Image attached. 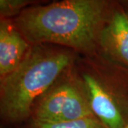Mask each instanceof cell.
Here are the masks:
<instances>
[{"label":"cell","instance_id":"6da1fadb","mask_svg":"<svg viewBox=\"0 0 128 128\" xmlns=\"http://www.w3.org/2000/svg\"><path fill=\"white\" fill-rule=\"evenodd\" d=\"M105 12L101 1H63L23 9L14 26L28 43H52L88 51L94 48Z\"/></svg>","mask_w":128,"mask_h":128},{"label":"cell","instance_id":"7a4b0ae2","mask_svg":"<svg viewBox=\"0 0 128 128\" xmlns=\"http://www.w3.org/2000/svg\"><path fill=\"white\" fill-rule=\"evenodd\" d=\"M63 52L31 47L21 64L1 78V112L10 121L26 118L38 97L46 92L70 64Z\"/></svg>","mask_w":128,"mask_h":128},{"label":"cell","instance_id":"3957f363","mask_svg":"<svg viewBox=\"0 0 128 128\" xmlns=\"http://www.w3.org/2000/svg\"><path fill=\"white\" fill-rule=\"evenodd\" d=\"M95 116L90 102L76 88L63 84L50 90L34 112V121L58 123Z\"/></svg>","mask_w":128,"mask_h":128},{"label":"cell","instance_id":"277c9868","mask_svg":"<svg viewBox=\"0 0 128 128\" xmlns=\"http://www.w3.org/2000/svg\"><path fill=\"white\" fill-rule=\"evenodd\" d=\"M29 44L17 28L8 22L0 24V76L4 78L21 64Z\"/></svg>","mask_w":128,"mask_h":128},{"label":"cell","instance_id":"5b68a950","mask_svg":"<svg viewBox=\"0 0 128 128\" xmlns=\"http://www.w3.org/2000/svg\"><path fill=\"white\" fill-rule=\"evenodd\" d=\"M83 78L94 115L107 128H124L128 122L124 120L112 98L90 75L86 74Z\"/></svg>","mask_w":128,"mask_h":128},{"label":"cell","instance_id":"8992f818","mask_svg":"<svg viewBox=\"0 0 128 128\" xmlns=\"http://www.w3.org/2000/svg\"><path fill=\"white\" fill-rule=\"evenodd\" d=\"M112 46V53L121 64L128 68V14L126 10L115 11L106 29Z\"/></svg>","mask_w":128,"mask_h":128},{"label":"cell","instance_id":"52a82bcc","mask_svg":"<svg viewBox=\"0 0 128 128\" xmlns=\"http://www.w3.org/2000/svg\"><path fill=\"white\" fill-rule=\"evenodd\" d=\"M34 128H107L96 116L58 123H43L34 121Z\"/></svg>","mask_w":128,"mask_h":128},{"label":"cell","instance_id":"ba28073f","mask_svg":"<svg viewBox=\"0 0 128 128\" xmlns=\"http://www.w3.org/2000/svg\"><path fill=\"white\" fill-rule=\"evenodd\" d=\"M26 1L22 0H1L0 12L2 16H10L18 13L26 4Z\"/></svg>","mask_w":128,"mask_h":128},{"label":"cell","instance_id":"9c48e42d","mask_svg":"<svg viewBox=\"0 0 128 128\" xmlns=\"http://www.w3.org/2000/svg\"><path fill=\"white\" fill-rule=\"evenodd\" d=\"M125 10H126V12H127V13H128V8H127V9H125Z\"/></svg>","mask_w":128,"mask_h":128},{"label":"cell","instance_id":"30bf717a","mask_svg":"<svg viewBox=\"0 0 128 128\" xmlns=\"http://www.w3.org/2000/svg\"><path fill=\"white\" fill-rule=\"evenodd\" d=\"M124 128H128V124H127V125H126V126L124 127Z\"/></svg>","mask_w":128,"mask_h":128}]
</instances>
